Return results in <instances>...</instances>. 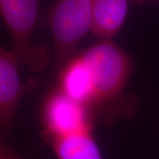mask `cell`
<instances>
[{
  "label": "cell",
  "mask_w": 159,
  "mask_h": 159,
  "mask_svg": "<svg viewBox=\"0 0 159 159\" xmlns=\"http://www.w3.org/2000/svg\"><path fill=\"white\" fill-rule=\"evenodd\" d=\"M46 142L50 144L57 159H102L94 136V128L53 137Z\"/></svg>",
  "instance_id": "8992f818"
},
{
  "label": "cell",
  "mask_w": 159,
  "mask_h": 159,
  "mask_svg": "<svg viewBox=\"0 0 159 159\" xmlns=\"http://www.w3.org/2000/svg\"><path fill=\"white\" fill-rule=\"evenodd\" d=\"M96 119L90 111L55 88L47 94L41 108L42 134L47 141L76 131L94 128Z\"/></svg>",
  "instance_id": "277c9868"
},
{
  "label": "cell",
  "mask_w": 159,
  "mask_h": 159,
  "mask_svg": "<svg viewBox=\"0 0 159 159\" xmlns=\"http://www.w3.org/2000/svg\"><path fill=\"white\" fill-rule=\"evenodd\" d=\"M1 159H27L25 157H23L22 155H20V153L16 152L15 154H13L12 156H10L8 157H5V158H1Z\"/></svg>",
  "instance_id": "9c48e42d"
},
{
  "label": "cell",
  "mask_w": 159,
  "mask_h": 159,
  "mask_svg": "<svg viewBox=\"0 0 159 159\" xmlns=\"http://www.w3.org/2000/svg\"><path fill=\"white\" fill-rule=\"evenodd\" d=\"M89 71L91 98L89 110L104 123L129 117L135 97L124 94L133 72L131 57L112 39H100L80 52Z\"/></svg>",
  "instance_id": "6da1fadb"
},
{
  "label": "cell",
  "mask_w": 159,
  "mask_h": 159,
  "mask_svg": "<svg viewBox=\"0 0 159 159\" xmlns=\"http://www.w3.org/2000/svg\"><path fill=\"white\" fill-rule=\"evenodd\" d=\"M137 3H139V4H141V3H143V2H146V1H158L159 0H135Z\"/></svg>",
  "instance_id": "30bf717a"
},
{
  "label": "cell",
  "mask_w": 159,
  "mask_h": 159,
  "mask_svg": "<svg viewBox=\"0 0 159 159\" xmlns=\"http://www.w3.org/2000/svg\"><path fill=\"white\" fill-rule=\"evenodd\" d=\"M95 0H53L44 14L54 46L53 71L57 73L92 29Z\"/></svg>",
  "instance_id": "7a4b0ae2"
},
{
  "label": "cell",
  "mask_w": 159,
  "mask_h": 159,
  "mask_svg": "<svg viewBox=\"0 0 159 159\" xmlns=\"http://www.w3.org/2000/svg\"><path fill=\"white\" fill-rule=\"evenodd\" d=\"M20 63L15 51L0 47V130L6 133L12 126L19 104L29 85L20 75Z\"/></svg>",
  "instance_id": "5b68a950"
},
{
  "label": "cell",
  "mask_w": 159,
  "mask_h": 159,
  "mask_svg": "<svg viewBox=\"0 0 159 159\" xmlns=\"http://www.w3.org/2000/svg\"><path fill=\"white\" fill-rule=\"evenodd\" d=\"M2 133L3 132L0 130V159L8 157L17 152L15 149L10 147L8 143L5 141L4 137L2 135Z\"/></svg>",
  "instance_id": "ba28073f"
},
{
  "label": "cell",
  "mask_w": 159,
  "mask_h": 159,
  "mask_svg": "<svg viewBox=\"0 0 159 159\" xmlns=\"http://www.w3.org/2000/svg\"><path fill=\"white\" fill-rule=\"evenodd\" d=\"M41 0H0V15L9 30L20 65L33 72L46 68L51 61L49 49L34 43L32 36L39 13Z\"/></svg>",
  "instance_id": "3957f363"
},
{
  "label": "cell",
  "mask_w": 159,
  "mask_h": 159,
  "mask_svg": "<svg viewBox=\"0 0 159 159\" xmlns=\"http://www.w3.org/2000/svg\"><path fill=\"white\" fill-rule=\"evenodd\" d=\"M128 0H95L91 32L100 39H112L127 16Z\"/></svg>",
  "instance_id": "52a82bcc"
}]
</instances>
